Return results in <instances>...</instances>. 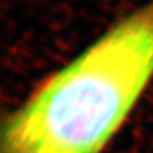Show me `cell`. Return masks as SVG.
<instances>
[{"label":"cell","mask_w":153,"mask_h":153,"mask_svg":"<svg viewBox=\"0 0 153 153\" xmlns=\"http://www.w3.org/2000/svg\"><path fill=\"white\" fill-rule=\"evenodd\" d=\"M153 80V0L111 25L9 114L0 153H102Z\"/></svg>","instance_id":"cell-1"}]
</instances>
